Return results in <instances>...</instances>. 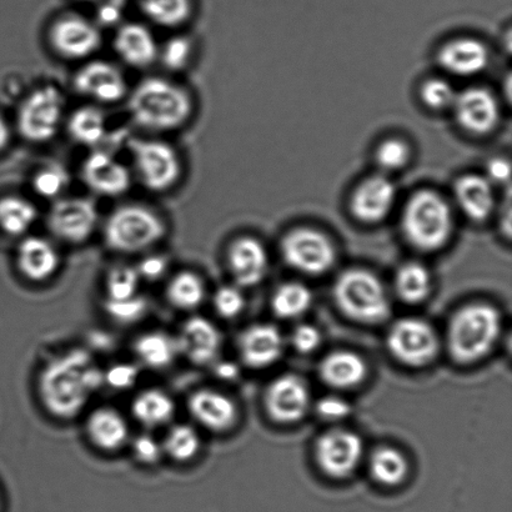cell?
I'll use <instances>...</instances> for the list:
<instances>
[{"label": "cell", "instance_id": "836d02e7", "mask_svg": "<svg viewBox=\"0 0 512 512\" xmlns=\"http://www.w3.org/2000/svg\"><path fill=\"white\" fill-rule=\"evenodd\" d=\"M149 20L163 28H178L192 17V0H139Z\"/></svg>", "mask_w": 512, "mask_h": 512}, {"label": "cell", "instance_id": "8fae6325", "mask_svg": "<svg viewBox=\"0 0 512 512\" xmlns=\"http://www.w3.org/2000/svg\"><path fill=\"white\" fill-rule=\"evenodd\" d=\"M388 346L401 363L423 366L438 355L439 338L426 321L408 318L391 326Z\"/></svg>", "mask_w": 512, "mask_h": 512}, {"label": "cell", "instance_id": "277c9868", "mask_svg": "<svg viewBox=\"0 0 512 512\" xmlns=\"http://www.w3.org/2000/svg\"><path fill=\"white\" fill-rule=\"evenodd\" d=\"M501 333V316L493 306L471 304L451 319L448 330L450 355L461 364L475 363L494 348Z\"/></svg>", "mask_w": 512, "mask_h": 512}, {"label": "cell", "instance_id": "ffe728a7", "mask_svg": "<svg viewBox=\"0 0 512 512\" xmlns=\"http://www.w3.org/2000/svg\"><path fill=\"white\" fill-rule=\"evenodd\" d=\"M395 199L394 183L384 174L373 175L356 188L351 198V212L359 222L379 223L388 217Z\"/></svg>", "mask_w": 512, "mask_h": 512}, {"label": "cell", "instance_id": "6da1fadb", "mask_svg": "<svg viewBox=\"0 0 512 512\" xmlns=\"http://www.w3.org/2000/svg\"><path fill=\"white\" fill-rule=\"evenodd\" d=\"M104 373L87 350L54 356L40 370L38 395L47 413L59 420L77 418L102 388Z\"/></svg>", "mask_w": 512, "mask_h": 512}, {"label": "cell", "instance_id": "7dc6e473", "mask_svg": "<svg viewBox=\"0 0 512 512\" xmlns=\"http://www.w3.org/2000/svg\"><path fill=\"white\" fill-rule=\"evenodd\" d=\"M139 371L134 365L118 364L104 373V384L115 390L132 388L137 383Z\"/></svg>", "mask_w": 512, "mask_h": 512}, {"label": "cell", "instance_id": "4fadbf2b", "mask_svg": "<svg viewBox=\"0 0 512 512\" xmlns=\"http://www.w3.org/2000/svg\"><path fill=\"white\" fill-rule=\"evenodd\" d=\"M75 92L100 104H115L127 97L128 84L115 65L104 60L84 64L74 75Z\"/></svg>", "mask_w": 512, "mask_h": 512}, {"label": "cell", "instance_id": "f546056e", "mask_svg": "<svg viewBox=\"0 0 512 512\" xmlns=\"http://www.w3.org/2000/svg\"><path fill=\"white\" fill-rule=\"evenodd\" d=\"M132 413L145 428H160L174 418L175 403L164 390L147 389L135 396Z\"/></svg>", "mask_w": 512, "mask_h": 512}, {"label": "cell", "instance_id": "f35d334b", "mask_svg": "<svg viewBox=\"0 0 512 512\" xmlns=\"http://www.w3.org/2000/svg\"><path fill=\"white\" fill-rule=\"evenodd\" d=\"M140 275L137 268L127 264L113 266L105 278V294L107 300L122 301L138 296Z\"/></svg>", "mask_w": 512, "mask_h": 512}, {"label": "cell", "instance_id": "4dcf8cb0", "mask_svg": "<svg viewBox=\"0 0 512 512\" xmlns=\"http://www.w3.org/2000/svg\"><path fill=\"white\" fill-rule=\"evenodd\" d=\"M67 129L75 143L83 147H97L107 135V118L99 108L85 105L70 115Z\"/></svg>", "mask_w": 512, "mask_h": 512}, {"label": "cell", "instance_id": "ee69618b", "mask_svg": "<svg viewBox=\"0 0 512 512\" xmlns=\"http://www.w3.org/2000/svg\"><path fill=\"white\" fill-rule=\"evenodd\" d=\"M213 306L220 318L234 319L243 313L245 298L238 286L224 285L215 291Z\"/></svg>", "mask_w": 512, "mask_h": 512}, {"label": "cell", "instance_id": "d6986e66", "mask_svg": "<svg viewBox=\"0 0 512 512\" xmlns=\"http://www.w3.org/2000/svg\"><path fill=\"white\" fill-rule=\"evenodd\" d=\"M188 410L197 424L212 433H227L238 420V408L233 399L214 389L195 390L189 396Z\"/></svg>", "mask_w": 512, "mask_h": 512}, {"label": "cell", "instance_id": "8992f818", "mask_svg": "<svg viewBox=\"0 0 512 512\" xmlns=\"http://www.w3.org/2000/svg\"><path fill=\"white\" fill-rule=\"evenodd\" d=\"M336 304L350 319L378 324L389 318L390 300L383 284L368 270L351 269L336 280Z\"/></svg>", "mask_w": 512, "mask_h": 512}, {"label": "cell", "instance_id": "5bb4252c", "mask_svg": "<svg viewBox=\"0 0 512 512\" xmlns=\"http://www.w3.org/2000/svg\"><path fill=\"white\" fill-rule=\"evenodd\" d=\"M363 450L358 435L349 430H330L316 443V460L331 478H345L359 465Z\"/></svg>", "mask_w": 512, "mask_h": 512}, {"label": "cell", "instance_id": "d4e9b609", "mask_svg": "<svg viewBox=\"0 0 512 512\" xmlns=\"http://www.w3.org/2000/svg\"><path fill=\"white\" fill-rule=\"evenodd\" d=\"M113 45L118 57L135 69L150 67L159 55L153 33L138 23H128L120 27L115 34Z\"/></svg>", "mask_w": 512, "mask_h": 512}, {"label": "cell", "instance_id": "cb8c5ba5", "mask_svg": "<svg viewBox=\"0 0 512 512\" xmlns=\"http://www.w3.org/2000/svg\"><path fill=\"white\" fill-rule=\"evenodd\" d=\"M438 60L446 72L456 77H474L488 68L490 53L479 39L458 38L441 47Z\"/></svg>", "mask_w": 512, "mask_h": 512}, {"label": "cell", "instance_id": "816d5d0a", "mask_svg": "<svg viewBox=\"0 0 512 512\" xmlns=\"http://www.w3.org/2000/svg\"><path fill=\"white\" fill-rule=\"evenodd\" d=\"M511 177V167L508 159H491L486 167L485 178L493 185L509 184Z\"/></svg>", "mask_w": 512, "mask_h": 512}, {"label": "cell", "instance_id": "11a10c76", "mask_svg": "<svg viewBox=\"0 0 512 512\" xmlns=\"http://www.w3.org/2000/svg\"><path fill=\"white\" fill-rule=\"evenodd\" d=\"M218 373L222 378L232 380L238 375V369L233 364H222L219 366Z\"/></svg>", "mask_w": 512, "mask_h": 512}, {"label": "cell", "instance_id": "44dd1931", "mask_svg": "<svg viewBox=\"0 0 512 512\" xmlns=\"http://www.w3.org/2000/svg\"><path fill=\"white\" fill-rule=\"evenodd\" d=\"M240 358L249 368L261 369L273 365L283 355L284 339L273 325L249 326L238 339Z\"/></svg>", "mask_w": 512, "mask_h": 512}, {"label": "cell", "instance_id": "74e56055", "mask_svg": "<svg viewBox=\"0 0 512 512\" xmlns=\"http://www.w3.org/2000/svg\"><path fill=\"white\" fill-rule=\"evenodd\" d=\"M313 303V296L305 285L286 283L275 291L271 305L274 313L283 319H294L303 315Z\"/></svg>", "mask_w": 512, "mask_h": 512}, {"label": "cell", "instance_id": "6f0895ef", "mask_svg": "<svg viewBox=\"0 0 512 512\" xmlns=\"http://www.w3.org/2000/svg\"><path fill=\"white\" fill-rule=\"evenodd\" d=\"M0 508H2V501H0Z\"/></svg>", "mask_w": 512, "mask_h": 512}, {"label": "cell", "instance_id": "2e32d148", "mask_svg": "<svg viewBox=\"0 0 512 512\" xmlns=\"http://www.w3.org/2000/svg\"><path fill=\"white\" fill-rule=\"evenodd\" d=\"M82 179L93 193L105 198L122 197L132 185L129 169L104 150H95L84 159Z\"/></svg>", "mask_w": 512, "mask_h": 512}, {"label": "cell", "instance_id": "9f6ffc18", "mask_svg": "<svg viewBox=\"0 0 512 512\" xmlns=\"http://www.w3.org/2000/svg\"><path fill=\"white\" fill-rule=\"evenodd\" d=\"M82 2H92V0H82Z\"/></svg>", "mask_w": 512, "mask_h": 512}, {"label": "cell", "instance_id": "7c38bea8", "mask_svg": "<svg viewBox=\"0 0 512 512\" xmlns=\"http://www.w3.org/2000/svg\"><path fill=\"white\" fill-rule=\"evenodd\" d=\"M50 48L67 60H84L98 52L103 37L100 30L88 19L79 15H67L50 27Z\"/></svg>", "mask_w": 512, "mask_h": 512}, {"label": "cell", "instance_id": "3957f363", "mask_svg": "<svg viewBox=\"0 0 512 512\" xmlns=\"http://www.w3.org/2000/svg\"><path fill=\"white\" fill-rule=\"evenodd\" d=\"M401 228L415 249L433 253L448 244L454 233V217L438 193L421 190L406 203Z\"/></svg>", "mask_w": 512, "mask_h": 512}, {"label": "cell", "instance_id": "db71d44e", "mask_svg": "<svg viewBox=\"0 0 512 512\" xmlns=\"http://www.w3.org/2000/svg\"><path fill=\"white\" fill-rule=\"evenodd\" d=\"M10 140H12V129L7 120L0 117V153L9 147Z\"/></svg>", "mask_w": 512, "mask_h": 512}, {"label": "cell", "instance_id": "d590c367", "mask_svg": "<svg viewBox=\"0 0 512 512\" xmlns=\"http://www.w3.org/2000/svg\"><path fill=\"white\" fill-rule=\"evenodd\" d=\"M395 288L399 298L405 303L416 304L423 301L431 290V276L424 265L408 263L398 270Z\"/></svg>", "mask_w": 512, "mask_h": 512}, {"label": "cell", "instance_id": "ac0fdd59", "mask_svg": "<svg viewBox=\"0 0 512 512\" xmlns=\"http://www.w3.org/2000/svg\"><path fill=\"white\" fill-rule=\"evenodd\" d=\"M310 405V393L305 381L295 375H284L269 385L265 406L271 419L290 424L304 418Z\"/></svg>", "mask_w": 512, "mask_h": 512}, {"label": "cell", "instance_id": "5b68a950", "mask_svg": "<svg viewBox=\"0 0 512 512\" xmlns=\"http://www.w3.org/2000/svg\"><path fill=\"white\" fill-rule=\"evenodd\" d=\"M167 235V225L152 209L123 205L105 220L104 242L114 253L140 254L158 245Z\"/></svg>", "mask_w": 512, "mask_h": 512}, {"label": "cell", "instance_id": "7402d4cb", "mask_svg": "<svg viewBox=\"0 0 512 512\" xmlns=\"http://www.w3.org/2000/svg\"><path fill=\"white\" fill-rule=\"evenodd\" d=\"M15 264L24 279L32 283H45L57 274L60 255L48 239L27 237L18 245Z\"/></svg>", "mask_w": 512, "mask_h": 512}, {"label": "cell", "instance_id": "603a6c76", "mask_svg": "<svg viewBox=\"0 0 512 512\" xmlns=\"http://www.w3.org/2000/svg\"><path fill=\"white\" fill-rule=\"evenodd\" d=\"M230 273L239 286H254L265 278L269 256L258 239L243 237L234 240L228 249Z\"/></svg>", "mask_w": 512, "mask_h": 512}, {"label": "cell", "instance_id": "484cf974", "mask_svg": "<svg viewBox=\"0 0 512 512\" xmlns=\"http://www.w3.org/2000/svg\"><path fill=\"white\" fill-rule=\"evenodd\" d=\"M85 433L95 448L115 453L128 443L129 425L117 409L103 406L88 415Z\"/></svg>", "mask_w": 512, "mask_h": 512}, {"label": "cell", "instance_id": "b9f144b4", "mask_svg": "<svg viewBox=\"0 0 512 512\" xmlns=\"http://www.w3.org/2000/svg\"><path fill=\"white\" fill-rule=\"evenodd\" d=\"M456 95L453 85L441 78L429 79L421 88V99L426 107L434 110L453 108Z\"/></svg>", "mask_w": 512, "mask_h": 512}, {"label": "cell", "instance_id": "681fc988", "mask_svg": "<svg viewBox=\"0 0 512 512\" xmlns=\"http://www.w3.org/2000/svg\"><path fill=\"white\" fill-rule=\"evenodd\" d=\"M318 414L326 420H341L351 413L348 401L338 398V396H326L321 399L316 406Z\"/></svg>", "mask_w": 512, "mask_h": 512}, {"label": "cell", "instance_id": "4316f807", "mask_svg": "<svg viewBox=\"0 0 512 512\" xmlns=\"http://www.w3.org/2000/svg\"><path fill=\"white\" fill-rule=\"evenodd\" d=\"M455 199L461 212L473 222H485L495 210L494 185L483 175L470 174L455 184Z\"/></svg>", "mask_w": 512, "mask_h": 512}, {"label": "cell", "instance_id": "d6a6232c", "mask_svg": "<svg viewBox=\"0 0 512 512\" xmlns=\"http://www.w3.org/2000/svg\"><path fill=\"white\" fill-rule=\"evenodd\" d=\"M165 295L175 309L193 311L204 303L207 288L197 273L184 270L170 279Z\"/></svg>", "mask_w": 512, "mask_h": 512}, {"label": "cell", "instance_id": "bcb514c9", "mask_svg": "<svg viewBox=\"0 0 512 512\" xmlns=\"http://www.w3.org/2000/svg\"><path fill=\"white\" fill-rule=\"evenodd\" d=\"M132 449L135 459L147 466L157 465L164 455L162 441L149 434L137 436L133 440Z\"/></svg>", "mask_w": 512, "mask_h": 512}, {"label": "cell", "instance_id": "60d3db41", "mask_svg": "<svg viewBox=\"0 0 512 512\" xmlns=\"http://www.w3.org/2000/svg\"><path fill=\"white\" fill-rule=\"evenodd\" d=\"M409 145L400 139H388L379 145L375 158L384 172H398L410 162Z\"/></svg>", "mask_w": 512, "mask_h": 512}, {"label": "cell", "instance_id": "1f68e13d", "mask_svg": "<svg viewBox=\"0 0 512 512\" xmlns=\"http://www.w3.org/2000/svg\"><path fill=\"white\" fill-rule=\"evenodd\" d=\"M37 219L38 209L28 199L18 195L0 198V230L9 237H24Z\"/></svg>", "mask_w": 512, "mask_h": 512}, {"label": "cell", "instance_id": "8d00e7d4", "mask_svg": "<svg viewBox=\"0 0 512 512\" xmlns=\"http://www.w3.org/2000/svg\"><path fill=\"white\" fill-rule=\"evenodd\" d=\"M370 473L379 484L395 486L401 483L409 473L408 460L393 448H381L370 459Z\"/></svg>", "mask_w": 512, "mask_h": 512}, {"label": "cell", "instance_id": "9c48e42d", "mask_svg": "<svg viewBox=\"0 0 512 512\" xmlns=\"http://www.w3.org/2000/svg\"><path fill=\"white\" fill-rule=\"evenodd\" d=\"M99 223L97 205L87 198H59L50 208L47 224L50 233L69 245L87 243Z\"/></svg>", "mask_w": 512, "mask_h": 512}, {"label": "cell", "instance_id": "c3c4849f", "mask_svg": "<svg viewBox=\"0 0 512 512\" xmlns=\"http://www.w3.org/2000/svg\"><path fill=\"white\" fill-rule=\"evenodd\" d=\"M294 348L299 353L309 354L319 348L321 335L318 329L311 325H299L291 336Z\"/></svg>", "mask_w": 512, "mask_h": 512}, {"label": "cell", "instance_id": "f907efd6", "mask_svg": "<svg viewBox=\"0 0 512 512\" xmlns=\"http://www.w3.org/2000/svg\"><path fill=\"white\" fill-rule=\"evenodd\" d=\"M140 278L157 281L163 278L168 270V260L162 255H149L137 266Z\"/></svg>", "mask_w": 512, "mask_h": 512}, {"label": "cell", "instance_id": "30bf717a", "mask_svg": "<svg viewBox=\"0 0 512 512\" xmlns=\"http://www.w3.org/2000/svg\"><path fill=\"white\" fill-rule=\"evenodd\" d=\"M286 263L300 273L319 275L335 263V248L319 230L299 228L285 235L281 243Z\"/></svg>", "mask_w": 512, "mask_h": 512}, {"label": "cell", "instance_id": "7a4b0ae2", "mask_svg": "<svg viewBox=\"0 0 512 512\" xmlns=\"http://www.w3.org/2000/svg\"><path fill=\"white\" fill-rule=\"evenodd\" d=\"M130 117L150 133L175 132L188 124L194 113L192 95L180 85L160 77L145 78L128 99Z\"/></svg>", "mask_w": 512, "mask_h": 512}, {"label": "cell", "instance_id": "ab89813d", "mask_svg": "<svg viewBox=\"0 0 512 512\" xmlns=\"http://www.w3.org/2000/svg\"><path fill=\"white\" fill-rule=\"evenodd\" d=\"M70 184V175L63 164L49 163L43 165L34 174L32 187L34 192L44 199L57 200Z\"/></svg>", "mask_w": 512, "mask_h": 512}, {"label": "cell", "instance_id": "f6af8a7d", "mask_svg": "<svg viewBox=\"0 0 512 512\" xmlns=\"http://www.w3.org/2000/svg\"><path fill=\"white\" fill-rule=\"evenodd\" d=\"M192 42L185 37H175L169 39V42L164 45L160 57H162L163 64L172 72H182L188 67L190 59H192Z\"/></svg>", "mask_w": 512, "mask_h": 512}, {"label": "cell", "instance_id": "e575fe53", "mask_svg": "<svg viewBox=\"0 0 512 512\" xmlns=\"http://www.w3.org/2000/svg\"><path fill=\"white\" fill-rule=\"evenodd\" d=\"M164 455L177 463H189L194 460L202 449V439L197 429L188 424L172 426L162 441Z\"/></svg>", "mask_w": 512, "mask_h": 512}, {"label": "cell", "instance_id": "f1b7e54d", "mask_svg": "<svg viewBox=\"0 0 512 512\" xmlns=\"http://www.w3.org/2000/svg\"><path fill=\"white\" fill-rule=\"evenodd\" d=\"M134 354L140 364L152 370L169 368L180 355L177 338L164 331L140 335L134 343Z\"/></svg>", "mask_w": 512, "mask_h": 512}, {"label": "cell", "instance_id": "e0dca14e", "mask_svg": "<svg viewBox=\"0 0 512 512\" xmlns=\"http://www.w3.org/2000/svg\"><path fill=\"white\" fill-rule=\"evenodd\" d=\"M179 354L198 366L212 365L219 358L223 336L217 325L203 316H193L177 336Z\"/></svg>", "mask_w": 512, "mask_h": 512}, {"label": "cell", "instance_id": "7bdbcfd3", "mask_svg": "<svg viewBox=\"0 0 512 512\" xmlns=\"http://www.w3.org/2000/svg\"><path fill=\"white\" fill-rule=\"evenodd\" d=\"M108 315L120 324H134L143 318L148 310L147 300L138 295L122 301H105Z\"/></svg>", "mask_w": 512, "mask_h": 512}, {"label": "cell", "instance_id": "f5cc1de1", "mask_svg": "<svg viewBox=\"0 0 512 512\" xmlns=\"http://www.w3.org/2000/svg\"><path fill=\"white\" fill-rule=\"evenodd\" d=\"M120 15V10L117 5L112 3L104 5L103 9L100 10V20L107 24L117 22Z\"/></svg>", "mask_w": 512, "mask_h": 512}, {"label": "cell", "instance_id": "52a82bcc", "mask_svg": "<svg viewBox=\"0 0 512 512\" xmlns=\"http://www.w3.org/2000/svg\"><path fill=\"white\" fill-rule=\"evenodd\" d=\"M135 173L152 193H167L180 182L182 159L172 145L155 139H133L129 143Z\"/></svg>", "mask_w": 512, "mask_h": 512}, {"label": "cell", "instance_id": "9a60e30c", "mask_svg": "<svg viewBox=\"0 0 512 512\" xmlns=\"http://www.w3.org/2000/svg\"><path fill=\"white\" fill-rule=\"evenodd\" d=\"M456 122L470 134L485 135L498 127L500 104L489 89L474 87L458 93L453 105Z\"/></svg>", "mask_w": 512, "mask_h": 512}, {"label": "cell", "instance_id": "ba28073f", "mask_svg": "<svg viewBox=\"0 0 512 512\" xmlns=\"http://www.w3.org/2000/svg\"><path fill=\"white\" fill-rule=\"evenodd\" d=\"M65 100L53 85L33 90L23 99L17 113V130L25 142L49 143L63 122Z\"/></svg>", "mask_w": 512, "mask_h": 512}, {"label": "cell", "instance_id": "83f0119b", "mask_svg": "<svg viewBox=\"0 0 512 512\" xmlns=\"http://www.w3.org/2000/svg\"><path fill=\"white\" fill-rule=\"evenodd\" d=\"M319 373L325 384L336 389H350L364 380L366 365L359 355L336 351L321 361Z\"/></svg>", "mask_w": 512, "mask_h": 512}]
</instances>
